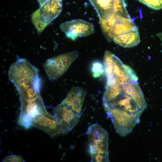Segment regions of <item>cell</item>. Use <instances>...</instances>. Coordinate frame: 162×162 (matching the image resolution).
I'll return each instance as SVG.
<instances>
[{
	"mask_svg": "<svg viewBox=\"0 0 162 162\" xmlns=\"http://www.w3.org/2000/svg\"><path fill=\"white\" fill-rule=\"evenodd\" d=\"M138 80L127 74L108 79L102 98L105 112L140 118L147 103Z\"/></svg>",
	"mask_w": 162,
	"mask_h": 162,
	"instance_id": "6da1fadb",
	"label": "cell"
},
{
	"mask_svg": "<svg viewBox=\"0 0 162 162\" xmlns=\"http://www.w3.org/2000/svg\"><path fill=\"white\" fill-rule=\"evenodd\" d=\"M88 136L91 162H109L108 151L109 134L97 124L88 128Z\"/></svg>",
	"mask_w": 162,
	"mask_h": 162,
	"instance_id": "7a4b0ae2",
	"label": "cell"
},
{
	"mask_svg": "<svg viewBox=\"0 0 162 162\" xmlns=\"http://www.w3.org/2000/svg\"><path fill=\"white\" fill-rule=\"evenodd\" d=\"M40 7L31 16L33 24L40 34L62 12V0H38Z\"/></svg>",
	"mask_w": 162,
	"mask_h": 162,
	"instance_id": "3957f363",
	"label": "cell"
},
{
	"mask_svg": "<svg viewBox=\"0 0 162 162\" xmlns=\"http://www.w3.org/2000/svg\"><path fill=\"white\" fill-rule=\"evenodd\" d=\"M79 54L78 51H74L47 59L43 66L49 79L54 81L59 79L78 58Z\"/></svg>",
	"mask_w": 162,
	"mask_h": 162,
	"instance_id": "277c9868",
	"label": "cell"
},
{
	"mask_svg": "<svg viewBox=\"0 0 162 162\" xmlns=\"http://www.w3.org/2000/svg\"><path fill=\"white\" fill-rule=\"evenodd\" d=\"M96 10L100 20L116 16L130 18L124 0H89Z\"/></svg>",
	"mask_w": 162,
	"mask_h": 162,
	"instance_id": "5b68a950",
	"label": "cell"
},
{
	"mask_svg": "<svg viewBox=\"0 0 162 162\" xmlns=\"http://www.w3.org/2000/svg\"><path fill=\"white\" fill-rule=\"evenodd\" d=\"M61 30L68 38L75 40L78 37L87 36L94 32L92 23L81 19H76L62 23Z\"/></svg>",
	"mask_w": 162,
	"mask_h": 162,
	"instance_id": "8992f818",
	"label": "cell"
},
{
	"mask_svg": "<svg viewBox=\"0 0 162 162\" xmlns=\"http://www.w3.org/2000/svg\"><path fill=\"white\" fill-rule=\"evenodd\" d=\"M53 112L56 119L61 125L64 134L71 130L78 122L82 115L74 111L62 102L54 108Z\"/></svg>",
	"mask_w": 162,
	"mask_h": 162,
	"instance_id": "52a82bcc",
	"label": "cell"
},
{
	"mask_svg": "<svg viewBox=\"0 0 162 162\" xmlns=\"http://www.w3.org/2000/svg\"><path fill=\"white\" fill-rule=\"evenodd\" d=\"M31 126L38 128L47 133L51 137L64 134L63 129L54 116L48 112L34 119Z\"/></svg>",
	"mask_w": 162,
	"mask_h": 162,
	"instance_id": "ba28073f",
	"label": "cell"
},
{
	"mask_svg": "<svg viewBox=\"0 0 162 162\" xmlns=\"http://www.w3.org/2000/svg\"><path fill=\"white\" fill-rule=\"evenodd\" d=\"M86 94V90L80 87L72 88L62 103L74 111L81 114V109Z\"/></svg>",
	"mask_w": 162,
	"mask_h": 162,
	"instance_id": "9c48e42d",
	"label": "cell"
},
{
	"mask_svg": "<svg viewBox=\"0 0 162 162\" xmlns=\"http://www.w3.org/2000/svg\"><path fill=\"white\" fill-rule=\"evenodd\" d=\"M137 30V27L131 18L121 16L117 19L105 38L108 41H110L112 40L114 36Z\"/></svg>",
	"mask_w": 162,
	"mask_h": 162,
	"instance_id": "30bf717a",
	"label": "cell"
},
{
	"mask_svg": "<svg viewBox=\"0 0 162 162\" xmlns=\"http://www.w3.org/2000/svg\"><path fill=\"white\" fill-rule=\"evenodd\" d=\"M112 40L118 44L126 48L135 46L140 42L138 30L114 36Z\"/></svg>",
	"mask_w": 162,
	"mask_h": 162,
	"instance_id": "8fae6325",
	"label": "cell"
},
{
	"mask_svg": "<svg viewBox=\"0 0 162 162\" xmlns=\"http://www.w3.org/2000/svg\"><path fill=\"white\" fill-rule=\"evenodd\" d=\"M92 70L95 77L99 76L105 72L104 65L98 62H95L93 63Z\"/></svg>",
	"mask_w": 162,
	"mask_h": 162,
	"instance_id": "7c38bea8",
	"label": "cell"
},
{
	"mask_svg": "<svg viewBox=\"0 0 162 162\" xmlns=\"http://www.w3.org/2000/svg\"><path fill=\"white\" fill-rule=\"evenodd\" d=\"M148 7L156 10L162 9V0H138Z\"/></svg>",
	"mask_w": 162,
	"mask_h": 162,
	"instance_id": "4fadbf2b",
	"label": "cell"
},
{
	"mask_svg": "<svg viewBox=\"0 0 162 162\" xmlns=\"http://www.w3.org/2000/svg\"><path fill=\"white\" fill-rule=\"evenodd\" d=\"M2 162H25L24 160L20 155L12 154L5 157Z\"/></svg>",
	"mask_w": 162,
	"mask_h": 162,
	"instance_id": "5bb4252c",
	"label": "cell"
},
{
	"mask_svg": "<svg viewBox=\"0 0 162 162\" xmlns=\"http://www.w3.org/2000/svg\"><path fill=\"white\" fill-rule=\"evenodd\" d=\"M157 35L160 38L162 41V33H158Z\"/></svg>",
	"mask_w": 162,
	"mask_h": 162,
	"instance_id": "9a60e30c",
	"label": "cell"
}]
</instances>
